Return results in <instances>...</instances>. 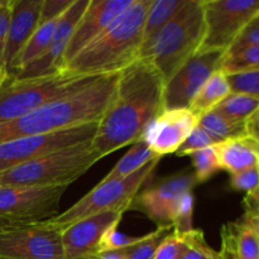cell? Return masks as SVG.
Wrapping results in <instances>:
<instances>
[{
	"label": "cell",
	"instance_id": "cell-1",
	"mask_svg": "<svg viewBox=\"0 0 259 259\" xmlns=\"http://www.w3.org/2000/svg\"><path fill=\"white\" fill-rule=\"evenodd\" d=\"M164 110V81L138 58L119 72L116 93L91 141L100 159L142 141L144 131Z\"/></svg>",
	"mask_w": 259,
	"mask_h": 259
},
{
	"label": "cell",
	"instance_id": "cell-2",
	"mask_svg": "<svg viewBox=\"0 0 259 259\" xmlns=\"http://www.w3.org/2000/svg\"><path fill=\"white\" fill-rule=\"evenodd\" d=\"M118 73L104 75L90 85L40 106L9 123L0 124V143L99 123L113 101Z\"/></svg>",
	"mask_w": 259,
	"mask_h": 259
},
{
	"label": "cell",
	"instance_id": "cell-3",
	"mask_svg": "<svg viewBox=\"0 0 259 259\" xmlns=\"http://www.w3.org/2000/svg\"><path fill=\"white\" fill-rule=\"evenodd\" d=\"M152 0H133L132 4L86 48L62 67L82 76L118 73L138 60L147 13Z\"/></svg>",
	"mask_w": 259,
	"mask_h": 259
},
{
	"label": "cell",
	"instance_id": "cell-4",
	"mask_svg": "<svg viewBox=\"0 0 259 259\" xmlns=\"http://www.w3.org/2000/svg\"><path fill=\"white\" fill-rule=\"evenodd\" d=\"M205 37L201 0H186L162 29L142 45L139 57L151 63L164 83L199 52Z\"/></svg>",
	"mask_w": 259,
	"mask_h": 259
},
{
	"label": "cell",
	"instance_id": "cell-5",
	"mask_svg": "<svg viewBox=\"0 0 259 259\" xmlns=\"http://www.w3.org/2000/svg\"><path fill=\"white\" fill-rule=\"evenodd\" d=\"M99 77L101 76L75 75L63 70L32 78L9 76L0 86V124L17 120L56 99L90 85Z\"/></svg>",
	"mask_w": 259,
	"mask_h": 259
},
{
	"label": "cell",
	"instance_id": "cell-6",
	"mask_svg": "<svg viewBox=\"0 0 259 259\" xmlns=\"http://www.w3.org/2000/svg\"><path fill=\"white\" fill-rule=\"evenodd\" d=\"M100 157L90 142L52 152L0 174V186H68Z\"/></svg>",
	"mask_w": 259,
	"mask_h": 259
},
{
	"label": "cell",
	"instance_id": "cell-7",
	"mask_svg": "<svg viewBox=\"0 0 259 259\" xmlns=\"http://www.w3.org/2000/svg\"><path fill=\"white\" fill-rule=\"evenodd\" d=\"M161 159L157 158L149 162L143 168L138 169L125 179L110 182H99L89 194L81 197L66 211L60 212L56 217L42 223H37V225L62 233L70 225L93 215L111 211V210L126 211L131 207L132 201L137 196L141 187L154 174Z\"/></svg>",
	"mask_w": 259,
	"mask_h": 259
},
{
	"label": "cell",
	"instance_id": "cell-8",
	"mask_svg": "<svg viewBox=\"0 0 259 259\" xmlns=\"http://www.w3.org/2000/svg\"><path fill=\"white\" fill-rule=\"evenodd\" d=\"M205 37L199 51L227 53L259 14V0H201Z\"/></svg>",
	"mask_w": 259,
	"mask_h": 259
},
{
	"label": "cell",
	"instance_id": "cell-9",
	"mask_svg": "<svg viewBox=\"0 0 259 259\" xmlns=\"http://www.w3.org/2000/svg\"><path fill=\"white\" fill-rule=\"evenodd\" d=\"M98 123L83 124L42 136L23 137L0 143V174L52 152L93 141Z\"/></svg>",
	"mask_w": 259,
	"mask_h": 259
},
{
	"label": "cell",
	"instance_id": "cell-10",
	"mask_svg": "<svg viewBox=\"0 0 259 259\" xmlns=\"http://www.w3.org/2000/svg\"><path fill=\"white\" fill-rule=\"evenodd\" d=\"M68 186H0V217L27 225L37 224L60 214Z\"/></svg>",
	"mask_w": 259,
	"mask_h": 259
},
{
	"label": "cell",
	"instance_id": "cell-11",
	"mask_svg": "<svg viewBox=\"0 0 259 259\" xmlns=\"http://www.w3.org/2000/svg\"><path fill=\"white\" fill-rule=\"evenodd\" d=\"M197 180L192 171H181L159 179L137 194L129 210L143 212L157 227L172 225L180 200L187 192L194 191Z\"/></svg>",
	"mask_w": 259,
	"mask_h": 259
},
{
	"label": "cell",
	"instance_id": "cell-12",
	"mask_svg": "<svg viewBox=\"0 0 259 259\" xmlns=\"http://www.w3.org/2000/svg\"><path fill=\"white\" fill-rule=\"evenodd\" d=\"M225 52L199 51L166 83L164 109L189 108L197 91L215 71L222 68Z\"/></svg>",
	"mask_w": 259,
	"mask_h": 259
},
{
	"label": "cell",
	"instance_id": "cell-13",
	"mask_svg": "<svg viewBox=\"0 0 259 259\" xmlns=\"http://www.w3.org/2000/svg\"><path fill=\"white\" fill-rule=\"evenodd\" d=\"M0 255L13 259H65L61 233L37 224L3 232Z\"/></svg>",
	"mask_w": 259,
	"mask_h": 259
},
{
	"label": "cell",
	"instance_id": "cell-14",
	"mask_svg": "<svg viewBox=\"0 0 259 259\" xmlns=\"http://www.w3.org/2000/svg\"><path fill=\"white\" fill-rule=\"evenodd\" d=\"M199 125V116L189 108L164 109L144 131L142 141L162 158L176 153L187 137Z\"/></svg>",
	"mask_w": 259,
	"mask_h": 259
},
{
	"label": "cell",
	"instance_id": "cell-15",
	"mask_svg": "<svg viewBox=\"0 0 259 259\" xmlns=\"http://www.w3.org/2000/svg\"><path fill=\"white\" fill-rule=\"evenodd\" d=\"M89 4H90V0H73L72 4L66 9V12L58 19L51 45L45 55L22 68L13 77H40V76H47L62 70L63 57H65L67 46L72 38L76 25L78 24L81 17L88 9Z\"/></svg>",
	"mask_w": 259,
	"mask_h": 259
},
{
	"label": "cell",
	"instance_id": "cell-16",
	"mask_svg": "<svg viewBox=\"0 0 259 259\" xmlns=\"http://www.w3.org/2000/svg\"><path fill=\"white\" fill-rule=\"evenodd\" d=\"M124 212V210L101 212L66 228L61 233L65 259H86L98 254L99 242L104 233L119 224Z\"/></svg>",
	"mask_w": 259,
	"mask_h": 259
},
{
	"label": "cell",
	"instance_id": "cell-17",
	"mask_svg": "<svg viewBox=\"0 0 259 259\" xmlns=\"http://www.w3.org/2000/svg\"><path fill=\"white\" fill-rule=\"evenodd\" d=\"M133 0H90L88 9L76 25L63 57V66L96 39ZM62 66V67H63Z\"/></svg>",
	"mask_w": 259,
	"mask_h": 259
},
{
	"label": "cell",
	"instance_id": "cell-18",
	"mask_svg": "<svg viewBox=\"0 0 259 259\" xmlns=\"http://www.w3.org/2000/svg\"><path fill=\"white\" fill-rule=\"evenodd\" d=\"M42 2L43 0H13L5 50V70L9 76L14 75L18 58L33 33L39 27Z\"/></svg>",
	"mask_w": 259,
	"mask_h": 259
},
{
	"label": "cell",
	"instance_id": "cell-19",
	"mask_svg": "<svg viewBox=\"0 0 259 259\" xmlns=\"http://www.w3.org/2000/svg\"><path fill=\"white\" fill-rule=\"evenodd\" d=\"M220 169L230 175L259 167V143L250 136L227 139L212 146Z\"/></svg>",
	"mask_w": 259,
	"mask_h": 259
},
{
	"label": "cell",
	"instance_id": "cell-20",
	"mask_svg": "<svg viewBox=\"0 0 259 259\" xmlns=\"http://www.w3.org/2000/svg\"><path fill=\"white\" fill-rule=\"evenodd\" d=\"M222 245L238 259H259V239L243 220L227 223L222 228Z\"/></svg>",
	"mask_w": 259,
	"mask_h": 259
},
{
	"label": "cell",
	"instance_id": "cell-21",
	"mask_svg": "<svg viewBox=\"0 0 259 259\" xmlns=\"http://www.w3.org/2000/svg\"><path fill=\"white\" fill-rule=\"evenodd\" d=\"M230 93L232 90H230L227 75L222 70H218L197 91V94L190 103L189 109L194 111L197 116L206 114L214 110Z\"/></svg>",
	"mask_w": 259,
	"mask_h": 259
},
{
	"label": "cell",
	"instance_id": "cell-22",
	"mask_svg": "<svg viewBox=\"0 0 259 259\" xmlns=\"http://www.w3.org/2000/svg\"><path fill=\"white\" fill-rule=\"evenodd\" d=\"M157 158H159V157H157L143 141L137 142L136 144L131 147L129 152H126L119 159L118 163L110 169V172L100 182H110L115 181V180L125 179V177L131 176L134 172L143 168L146 164Z\"/></svg>",
	"mask_w": 259,
	"mask_h": 259
},
{
	"label": "cell",
	"instance_id": "cell-23",
	"mask_svg": "<svg viewBox=\"0 0 259 259\" xmlns=\"http://www.w3.org/2000/svg\"><path fill=\"white\" fill-rule=\"evenodd\" d=\"M199 125L209 133L217 143L227 139L248 136L247 121L234 120L215 110L200 115Z\"/></svg>",
	"mask_w": 259,
	"mask_h": 259
},
{
	"label": "cell",
	"instance_id": "cell-24",
	"mask_svg": "<svg viewBox=\"0 0 259 259\" xmlns=\"http://www.w3.org/2000/svg\"><path fill=\"white\" fill-rule=\"evenodd\" d=\"M58 19H60V18L39 24L37 30L33 33L30 39L28 40L27 46H25L24 50H23L22 55L18 58L17 66H15V72L13 76H15L22 68H24L25 66L32 63L33 61H35L37 58H39L40 56L45 55L46 51L48 50V47H50L51 45V40H52L53 33H55Z\"/></svg>",
	"mask_w": 259,
	"mask_h": 259
},
{
	"label": "cell",
	"instance_id": "cell-25",
	"mask_svg": "<svg viewBox=\"0 0 259 259\" xmlns=\"http://www.w3.org/2000/svg\"><path fill=\"white\" fill-rule=\"evenodd\" d=\"M186 0H152L146 17L143 43L164 27L185 5Z\"/></svg>",
	"mask_w": 259,
	"mask_h": 259
},
{
	"label": "cell",
	"instance_id": "cell-26",
	"mask_svg": "<svg viewBox=\"0 0 259 259\" xmlns=\"http://www.w3.org/2000/svg\"><path fill=\"white\" fill-rule=\"evenodd\" d=\"M258 109V98L245 94L230 93L214 110L234 120L247 121Z\"/></svg>",
	"mask_w": 259,
	"mask_h": 259
},
{
	"label": "cell",
	"instance_id": "cell-27",
	"mask_svg": "<svg viewBox=\"0 0 259 259\" xmlns=\"http://www.w3.org/2000/svg\"><path fill=\"white\" fill-rule=\"evenodd\" d=\"M259 68V46L243 48L233 53H227L223 60L220 70L225 75L243 72V71Z\"/></svg>",
	"mask_w": 259,
	"mask_h": 259
},
{
	"label": "cell",
	"instance_id": "cell-28",
	"mask_svg": "<svg viewBox=\"0 0 259 259\" xmlns=\"http://www.w3.org/2000/svg\"><path fill=\"white\" fill-rule=\"evenodd\" d=\"M174 227L172 225H167V227H157L156 230L151 233H147L146 239L141 242L139 244L134 245V247L128 248L125 250H121V254L126 259H153L156 254L157 249H158L159 244L162 240L171 234Z\"/></svg>",
	"mask_w": 259,
	"mask_h": 259
},
{
	"label": "cell",
	"instance_id": "cell-29",
	"mask_svg": "<svg viewBox=\"0 0 259 259\" xmlns=\"http://www.w3.org/2000/svg\"><path fill=\"white\" fill-rule=\"evenodd\" d=\"M119 224L113 225L109 228L104 235L101 237L98 247V254L101 253H110V252H121L128 248L134 247L146 239V235L143 237H133V235H126L118 230Z\"/></svg>",
	"mask_w": 259,
	"mask_h": 259
},
{
	"label": "cell",
	"instance_id": "cell-30",
	"mask_svg": "<svg viewBox=\"0 0 259 259\" xmlns=\"http://www.w3.org/2000/svg\"><path fill=\"white\" fill-rule=\"evenodd\" d=\"M182 235L187 243V250L182 259H223L222 253L207 244L202 230L191 229Z\"/></svg>",
	"mask_w": 259,
	"mask_h": 259
},
{
	"label": "cell",
	"instance_id": "cell-31",
	"mask_svg": "<svg viewBox=\"0 0 259 259\" xmlns=\"http://www.w3.org/2000/svg\"><path fill=\"white\" fill-rule=\"evenodd\" d=\"M190 157H191L197 184H204V182L209 181L214 175L220 171L218 157L212 147H207L201 151L195 152Z\"/></svg>",
	"mask_w": 259,
	"mask_h": 259
},
{
	"label": "cell",
	"instance_id": "cell-32",
	"mask_svg": "<svg viewBox=\"0 0 259 259\" xmlns=\"http://www.w3.org/2000/svg\"><path fill=\"white\" fill-rule=\"evenodd\" d=\"M232 93L245 94L259 99V68L227 75Z\"/></svg>",
	"mask_w": 259,
	"mask_h": 259
},
{
	"label": "cell",
	"instance_id": "cell-33",
	"mask_svg": "<svg viewBox=\"0 0 259 259\" xmlns=\"http://www.w3.org/2000/svg\"><path fill=\"white\" fill-rule=\"evenodd\" d=\"M194 207H195V196L194 192H187L180 200L174 215L172 227L177 233H186L194 229L192 222H194Z\"/></svg>",
	"mask_w": 259,
	"mask_h": 259
},
{
	"label": "cell",
	"instance_id": "cell-34",
	"mask_svg": "<svg viewBox=\"0 0 259 259\" xmlns=\"http://www.w3.org/2000/svg\"><path fill=\"white\" fill-rule=\"evenodd\" d=\"M187 250V243L182 233L172 230L159 244L153 259H182Z\"/></svg>",
	"mask_w": 259,
	"mask_h": 259
},
{
	"label": "cell",
	"instance_id": "cell-35",
	"mask_svg": "<svg viewBox=\"0 0 259 259\" xmlns=\"http://www.w3.org/2000/svg\"><path fill=\"white\" fill-rule=\"evenodd\" d=\"M215 143H217V142L210 137V134L206 133L201 126L197 125L196 128L191 132V134L187 137L186 141L184 142V144L177 149V152L175 154L179 157L191 156L195 152L201 151V149L207 148V147H212Z\"/></svg>",
	"mask_w": 259,
	"mask_h": 259
},
{
	"label": "cell",
	"instance_id": "cell-36",
	"mask_svg": "<svg viewBox=\"0 0 259 259\" xmlns=\"http://www.w3.org/2000/svg\"><path fill=\"white\" fill-rule=\"evenodd\" d=\"M230 187L234 191L245 192L248 195L254 194L259 189V167L244 169L230 175Z\"/></svg>",
	"mask_w": 259,
	"mask_h": 259
},
{
	"label": "cell",
	"instance_id": "cell-37",
	"mask_svg": "<svg viewBox=\"0 0 259 259\" xmlns=\"http://www.w3.org/2000/svg\"><path fill=\"white\" fill-rule=\"evenodd\" d=\"M253 46H259V14L244 28V30L240 33L239 37L233 43V46L227 53L237 52L243 48L253 47Z\"/></svg>",
	"mask_w": 259,
	"mask_h": 259
},
{
	"label": "cell",
	"instance_id": "cell-38",
	"mask_svg": "<svg viewBox=\"0 0 259 259\" xmlns=\"http://www.w3.org/2000/svg\"><path fill=\"white\" fill-rule=\"evenodd\" d=\"M13 0H5L0 7V70H5V50H7L8 32H9L10 17H12Z\"/></svg>",
	"mask_w": 259,
	"mask_h": 259
},
{
	"label": "cell",
	"instance_id": "cell-39",
	"mask_svg": "<svg viewBox=\"0 0 259 259\" xmlns=\"http://www.w3.org/2000/svg\"><path fill=\"white\" fill-rule=\"evenodd\" d=\"M72 3L73 0H43L39 24L60 18Z\"/></svg>",
	"mask_w": 259,
	"mask_h": 259
},
{
	"label": "cell",
	"instance_id": "cell-40",
	"mask_svg": "<svg viewBox=\"0 0 259 259\" xmlns=\"http://www.w3.org/2000/svg\"><path fill=\"white\" fill-rule=\"evenodd\" d=\"M242 220L255 233L259 239V210H247Z\"/></svg>",
	"mask_w": 259,
	"mask_h": 259
},
{
	"label": "cell",
	"instance_id": "cell-41",
	"mask_svg": "<svg viewBox=\"0 0 259 259\" xmlns=\"http://www.w3.org/2000/svg\"><path fill=\"white\" fill-rule=\"evenodd\" d=\"M247 133L259 143V109L247 120Z\"/></svg>",
	"mask_w": 259,
	"mask_h": 259
},
{
	"label": "cell",
	"instance_id": "cell-42",
	"mask_svg": "<svg viewBox=\"0 0 259 259\" xmlns=\"http://www.w3.org/2000/svg\"><path fill=\"white\" fill-rule=\"evenodd\" d=\"M24 225L27 224L17 222V220L9 219V218L0 217V234H2L3 232H5V230H9V229H13V228H18V227H24Z\"/></svg>",
	"mask_w": 259,
	"mask_h": 259
},
{
	"label": "cell",
	"instance_id": "cell-43",
	"mask_svg": "<svg viewBox=\"0 0 259 259\" xmlns=\"http://www.w3.org/2000/svg\"><path fill=\"white\" fill-rule=\"evenodd\" d=\"M247 209H258L259 207V189L254 194L248 195L244 200Z\"/></svg>",
	"mask_w": 259,
	"mask_h": 259
},
{
	"label": "cell",
	"instance_id": "cell-44",
	"mask_svg": "<svg viewBox=\"0 0 259 259\" xmlns=\"http://www.w3.org/2000/svg\"><path fill=\"white\" fill-rule=\"evenodd\" d=\"M86 259H126L121 254L120 252H110V253H101V254H96L93 255L90 258Z\"/></svg>",
	"mask_w": 259,
	"mask_h": 259
},
{
	"label": "cell",
	"instance_id": "cell-45",
	"mask_svg": "<svg viewBox=\"0 0 259 259\" xmlns=\"http://www.w3.org/2000/svg\"><path fill=\"white\" fill-rule=\"evenodd\" d=\"M8 77H9V75H8L7 71H2V70H0V86H2L3 83H4V81L7 80Z\"/></svg>",
	"mask_w": 259,
	"mask_h": 259
},
{
	"label": "cell",
	"instance_id": "cell-46",
	"mask_svg": "<svg viewBox=\"0 0 259 259\" xmlns=\"http://www.w3.org/2000/svg\"><path fill=\"white\" fill-rule=\"evenodd\" d=\"M0 259H13V258H9V257H4V255H0Z\"/></svg>",
	"mask_w": 259,
	"mask_h": 259
},
{
	"label": "cell",
	"instance_id": "cell-47",
	"mask_svg": "<svg viewBox=\"0 0 259 259\" xmlns=\"http://www.w3.org/2000/svg\"><path fill=\"white\" fill-rule=\"evenodd\" d=\"M4 2H5V0H0V7H2V5L4 4Z\"/></svg>",
	"mask_w": 259,
	"mask_h": 259
},
{
	"label": "cell",
	"instance_id": "cell-48",
	"mask_svg": "<svg viewBox=\"0 0 259 259\" xmlns=\"http://www.w3.org/2000/svg\"><path fill=\"white\" fill-rule=\"evenodd\" d=\"M247 210H259V207H258V209H247Z\"/></svg>",
	"mask_w": 259,
	"mask_h": 259
}]
</instances>
